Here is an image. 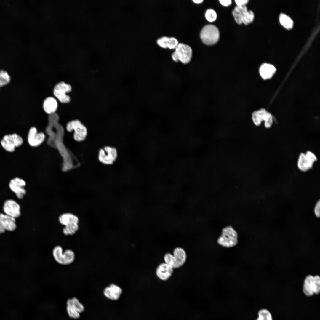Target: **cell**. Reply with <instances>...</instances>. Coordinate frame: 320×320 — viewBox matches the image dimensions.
Here are the masks:
<instances>
[{
	"instance_id": "obj_23",
	"label": "cell",
	"mask_w": 320,
	"mask_h": 320,
	"mask_svg": "<svg viewBox=\"0 0 320 320\" xmlns=\"http://www.w3.org/2000/svg\"><path fill=\"white\" fill-rule=\"evenodd\" d=\"M60 223L65 226L78 224L79 220L75 215L71 213L64 214L59 218Z\"/></svg>"
},
{
	"instance_id": "obj_25",
	"label": "cell",
	"mask_w": 320,
	"mask_h": 320,
	"mask_svg": "<svg viewBox=\"0 0 320 320\" xmlns=\"http://www.w3.org/2000/svg\"><path fill=\"white\" fill-rule=\"evenodd\" d=\"M279 21L281 24L287 29H291L293 27V21L289 17L284 14H280Z\"/></svg>"
},
{
	"instance_id": "obj_1",
	"label": "cell",
	"mask_w": 320,
	"mask_h": 320,
	"mask_svg": "<svg viewBox=\"0 0 320 320\" xmlns=\"http://www.w3.org/2000/svg\"><path fill=\"white\" fill-rule=\"evenodd\" d=\"M238 238L237 231L231 226H227L222 228L221 234L217 239V242L223 247L231 248L237 244Z\"/></svg>"
},
{
	"instance_id": "obj_31",
	"label": "cell",
	"mask_w": 320,
	"mask_h": 320,
	"mask_svg": "<svg viewBox=\"0 0 320 320\" xmlns=\"http://www.w3.org/2000/svg\"><path fill=\"white\" fill-rule=\"evenodd\" d=\"M305 154L306 158L310 162L314 164L317 161L316 156L311 151H307Z\"/></svg>"
},
{
	"instance_id": "obj_20",
	"label": "cell",
	"mask_w": 320,
	"mask_h": 320,
	"mask_svg": "<svg viewBox=\"0 0 320 320\" xmlns=\"http://www.w3.org/2000/svg\"><path fill=\"white\" fill-rule=\"evenodd\" d=\"M276 71V69L274 66L266 63L261 65L259 70L260 76L264 80L272 78Z\"/></svg>"
},
{
	"instance_id": "obj_34",
	"label": "cell",
	"mask_w": 320,
	"mask_h": 320,
	"mask_svg": "<svg viewBox=\"0 0 320 320\" xmlns=\"http://www.w3.org/2000/svg\"><path fill=\"white\" fill-rule=\"evenodd\" d=\"M219 1L222 5L225 6L230 5L231 3V0H220Z\"/></svg>"
},
{
	"instance_id": "obj_5",
	"label": "cell",
	"mask_w": 320,
	"mask_h": 320,
	"mask_svg": "<svg viewBox=\"0 0 320 320\" xmlns=\"http://www.w3.org/2000/svg\"><path fill=\"white\" fill-rule=\"evenodd\" d=\"M232 14L236 23L239 25L243 23L247 25L251 23L254 18L253 12L247 10L245 5L235 7L232 11Z\"/></svg>"
},
{
	"instance_id": "obj_24",
	"label": "cell",
	"mask_w": 320,
	"mask_h": 320,
	"mask_svg": "<svg viewBox=\"0 0 320 320\" xmlns=\"http://www.w3.org/2000/svg\"><path fill=\"white\" fill-rule=\"evenodd\" d=\"M67 305L72 307L80 313L84 310V307L83 305L76 297L68 299L67 302Z\"/></svg>"
},
{
	"instance_id": "obj_7",
	"label": "cell",
	"mask_w": 320,
	"mask_h": 320,
	"mask_svg": "<svg viewBox=\"0 0 320 320\" xmlns=\"http://www.w3.org/2000/svg\"><path fill=\"white\" fill-rule=\"evenodd\" d=\"M62 247L60 246L55 247L52 250V254L55 260L58 263L63 265H69L72 263L75 259L73 252L67 249L63 252Z\"/></svg>"
},
{
	"instance_id": "obj_32",
	"label": "cell",
	"mask_w": 320,
	"mask_h": 320,
	"mask_svg": "<svg viewBox=\"0 0 320 320\" xmlns=\"http://www.w3.org/2000/svg\"><path fill=\"white\" fill-rule=\"evenodd\" d=\"M314 213L315 216L319 218L320 216V201L319 200L316 202L314 208Z\"/></svg>"
},
{
	"instance_id": "obj_11",
	"label": "cell",
	"mask_w": 320,
	"mask_h": 320,
	"mask_svg": "<svg viewBox=\"0 0 320 320\" xmlns=\"http://www.w3.org/2000/svg\"><path fill=\"white\" fill-rule=\"evenodd\" d=\"M72 90V87L69 84L64 81L57 83L55 86L53 90L54 95L61 103H67L70 102V97L67 94Z\"/></svg>"
},
{
	"instance_id": "obj_30",
	"label": "cell",
	"mask_w": 320,
	"mask_h": 320,
	"mask_svg": "<svg viewBox=\"0 0 320 320\" xmlns=\"http://www.w3.org/2000/svg\"><path fill=\"white\" fill-rule=\"evenodd\" d=\"M66 310L68 315L70 317L75 319L79 317L80 313L72 307L67 305Z\"/></svg>"
},
{
	"instance_id": "obj_18",
	"label": "cell",
	"mask_w": 320,
	"mask_h": 320,
	"mask_svg": "<svg viewBox=\"0 0 320 320\" xmlns=\"http://www.w3.org/2000/svg\"><path fill=\"white\" fill-rule=\"evenodd\" d=\"M122 292V289L114 284H111L104 291V295L108 299L113 300H118Z\"/></svg>"
},
{
	"instance_id": "obj_10",
	"label": "cell",
	"mask_w": 320,
	"mask_h": 320,
	"mask_svg": "<svg viewBox=\"0 0 320 320\" xmlns=\"http://www.w3.org/2000/svg\"><path fill=\"white\" fill-rule=\"evenodd\" d=\"M1 144L6 151L13 152L16 147L21 145L23 143L22 137L16 133L5 135L1 139Z\"/></svg>"
},
{
	"instance_id": "obj_15",
	"label": "cell",
	"mask_w": 320,
	"mask_h": 320,
	"mask_svg": "<svg viewBox=\"0 0 320 320\" xmlns=\"http://www.w3.org/2000/svg\"><path fill=\"white\" fill-rule=\"evenodd\" d=\"M16 227L15 218L0 213V234L4 232L6 230L14 231Z\"/></svg>"
},
{
	"instance_id": "obj_16",
	"label": "cell",
	"mask_w": 320,
	"mask_h": 320,
	"mask_svg": "<svg viewBox=\"0 0 320 320\" xmlns=\"http://www.w3.org/2000/svg\"><path fill=\"white\" fill-rule=\"evenodd\" d=\"M45 137V134L43 132H38L36 128L33 127L29 130L28 141L31 146L36 147L42 143L44 140Z\"/></svg>"
},
{
	"instance_id": "obj_33",
	"label": "cell",
	"mask_w": 320,
	"mask_h": 320,
	"mask_svg": "<svg viewBox=\"0 0 320 320\" xmlns=\"http://www.w3.org/2000/svg\"><path fill=\"white\" fill-rule=\"evenodd\" d=\"M249 0H236L235 1L238 6H242L245 5Z\"/></svg>"
},
{
	"instance_id": "obj_21",
	"label": "cell",
	"mask_w": 320,
	"mask_h": 320,
	"mask_svg": "<svg viewBox=\"0 0 320 320\" xmlns=\"http://www.w3.org/2000/svg\"><path fill=\"white\" fill-rule=\"evenodd\" d=\"M158 44L164 48L175 49L179 44L178 40L173 37L164 36L158 39L157 41Z\"/></svg>"
},
{
	"instance_id": "obj_19",
	"label": "cell",
	"mask_w": 320,
	"mask_h": 320,
	"mask_svg": "<svg viewBox=\"0 0 320 320\" xmlns=\"http://www.w3.org/2000/svg\"><path fill=\"white\" fill-rule=\"evenodd\" d=\"M57 107V102L56 100L52 97H47L43 101V108L45 112L49 115L55 113Z\"/></svg>"
},
{
	"instance_id": "obj_6",
	"label": "cell",
	"mask_w": 320,
	"mask_h": 320,
	"mask_svg": "<svg viewBox=\"0 0 320 320\" xmlns=\"http://www.w3.org/2000/svg\"><path fill=\"white\" fill-rule=\"evenodd\" d=\"M66 129L69 132L74 131L73 138L77 142L84 140L87 135L86 127L79 120L75 119L68 122L66 125Z\"/></svg>"
},
{
	"instance_id": "obj_13",
	"label": "cell",
	"mask_w": 320,
	"mask_h": 320,
	"mask_svg": "<svg viewBox=\"0 0 320 320\" xmlns=\"http://www.w3.org/2000/svg\"><path fill=\"white\" fill-rule=\"evenodd\" d=\"M26 185V182L23 180L16 177L10 180L9 186L19 199H22L26 193V191L24 188Z\"/></svg>"
},
{
	"instance_id": "obj_22",
	"label": "cell",
	"mask_w": 320,
	"mask_h": 320,
	"mask_svg": "<svg viewBox=\"0 0 320 320\" xmlns=\"http://www.w3.org/2000/svg\"><path fill=\"white\" fill-rule=\"evenodd\" d=\"M313 164L308 160L305 153H301L300 154L297 161V166L300 171L303 172L307 171L313 167Z\"/></svg>"
},
{
	"instance_id": "obj_26",
	"label": "cell",
	"mask_w": 320,
	"mask_h": 320,
	"mask_svg": "<svg viewBox=\"0 0 320 320\" xmlns=\"http://www.w3.org/2000/svg\"><path fill=\"white\" fill-rule=\"evenodd\" d=\"M258 317L256 320H273L272 316L270 312L266 309H262L258 313Z\"/></svg>"
},
{
	"instance_id": "obj_8",
	"label": "cell",
	"mask_w": 320,
	"mask_h": 320,
	"mask_svg": "<svg viewBox=\"0 0 320 320\" xmlns=\"http://www.w3.org/2000/svg\"><path fill=\"white\" fill-rule=\"evenodd\" d=\"M303 292L307 296L318 294L320 291V279L318 275H308L304 281Z\"/></svg>"
},
{
	"instance_id": "obj_14",
	"label": "cell",
	"mask_w": 320,
	"mask_h": 320,
	"mask_svg": "<svg viewBox=\"0 0 320 320\" xmlns=\"http://www.w3.org/2000/svg\"><path fill=\"white\" fill-rule=\"evenodd\" d=\"M3 209L5 214L15 218L19 217L21 215L20 205L12 199L6 200L4 203Z\"/></svg>"
},
{
	"instance_id": "obj_3",
	"label": "cell",
	"mask_w": 320,
	"mask_h": 320,
	"mask_svg": "<svg viewBox=\"0 0 320 320\" xmlns=\"http://www.w3.org/2000/svg\"><path fill=\"white\" fill-rule=\"evenodd\" d=\"M200 37L203 42L208 45L216 44L220 37V33L218 28L212 25H207L201 30Z\"/></svg>"
},
{
	"instance_id": "obj_35",
	"label": "cell",
	"mask_w": 320,
	"mask_h": 320,
	"mask_svg": "<svg viewBox=\"0 0 320 320\" xmlns=\"http://www.w3.org/2000/svg\"><path fill=\"white\" fill-rule=\"evenodd\" d=\"M193 1L195 3L197 4H199L201 3L203 0H193Z\"/></svg>"
},
{
	"instance_id": "obj_9",
	"label": "cell",
	"mask_w": 320,
	"mask_h": 320,
	"mask_svg": "<svg viewBox=\"0 0 320 320\" xmlns=\"http://www.w3.org/2000/svg\"><path fill=\"white\" fill-rule=\"evenodd\" d=\"M251 119L254 124L259 126L264 121L265 127L267 129L270 128L273 122L271 114L264 108H261L254 111L251 115Z\"/></svg>"
},
{
	"instance_id": "obj_27",
	"label": "cell",
	"mask_w": 320,
	"mask_h": 320,
	"mask_svg": "<svg viewBox=\"0 0 320 320\" xmlns=\"http://www.w3.org/2000/svg\"><path fill=\"white\" fill-rule=\"evenodd\" d=\"M11 78L7 72L3 70L0 71V88L8 84Z\"/></svg>"
},
{
	"instance_id": "obj_12",
	"label": "cell",
	"mask_w": 320,
	"mask_h": 320,
	"mask_svg": "<svg viewBox=\"0 0 320 320\" xmlns=\"http://www.w3.org/2000/svg\"><path fill=\"white\" fill-rule=\"evenodd\" d=\"M117 157L116 149L114 147L105 146L99 151L98 159L101 163L105 165H111Z\"/></svg>"
},
{
	"instance_id": "obj_4",
	"label": "cell",
	"mask_w": 320,
	"mask_h": 320,
	"mask_svg": "<svg viewBox=\"0 0 320 320\" xmlns=\"http://www.w3.org/2000/svg\"><path fill=\"white\" fill-rule=\"evenodd\" d=\"M172 55V57L175 62H181L186 64L191 61L192 55V51L188 45L183 43H179Z\"/></svg>"
},
{
	"instance_id": "obj_28",
	"label": "cell",
	"mask_w": 320,
	"mask_h": 320,
	"mask_svg": "<svg viewBox=\"0 0 320 320\" xmlns=\"http://www.w3.org/2000/svg\"><path fill=\"white\" fill-rule=\"evenodd\" d=\"M79 228L78 224L65 226L63 231L65 235H73L77 231Z\"/></svg>"
},
{
	"instance_id": "obj_17",
	"label": "cell",
	"mask_w": 320,
	"mask_h": 320,
	"mask_svg": "<svg viewBox=\"0 0 320 320\" xmlns=\"http://www.w3.org/2000/svg\"><path fill=\"white\" fill-rule=\"evenodd\" d=\"M173 268L166 263L160 264L157 267L156 274L157 276L163 280H167L172 275Z\"/></svg>"
},
{
	"instance_id": "obj_2",
	"label": "cell",
	"mask_w": 320,
	"mask_h": 320,
	"mask_svg": "<svg viewBox=\"0 0 320 320\" xmlns=\"http://www.w3.org/2000/svg\"><path fill=\"white\" fill-rule=\"evenodd\" d=\"M173 255L167 253L164 256L165 263L173 268H179L185 263L186 259V253L184 250L180 247H176L173 251Z\"/></svg>"
},
{
	"instance_id": "obj_29",
	"label": "cell",
	"mask_w": 320,
	"mask_h": 320,
	"mask_svg": "<svg viewBox=\"0 0 320 320\" xmlns=\"http://www.w3.org/2000/svg\"><path fill=\"white\" fill-rule=\"evenodd\" d=\"M205 16L208 21L212 22L216 20L217 15L215 12L213 10L208 9L206 11Z\"/></svg>"
}]
</instances>
